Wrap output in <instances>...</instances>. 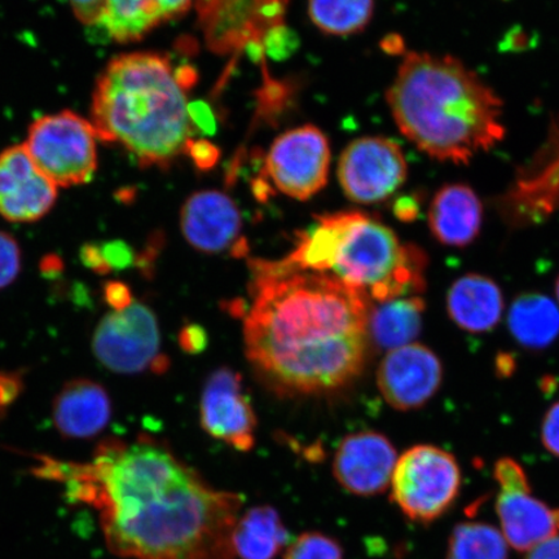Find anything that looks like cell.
I'll list each match as a JSON object with an SVG mask.
<instances>
[{
	"label": "cell",
	"instance_id": "1",
	"mask_svg": "<svg viewBox=\"0 0 559 559\" xmlns=\"http://www.w3.org/2000/svg\"><path fill=\"white\" fill-rule=\"evenodd\" d=\"M68 491L99 512L108 548L131 559H235L243 498L216 491L164 445L111 444L66 466Z\"/></svg>",
	"mask_w": 559,
	"mask_h": 559
},
{
	"label": "cell",
	"instance_id": "2",
	"mask_svg": "<svg viewBox=\"0 0 559 559\" xmlns=\"http://www.w3.org/2000/svg\"><path fill=\"white\" fill-rule=\"evenodd\" d=\"M243 320L248 359L285 394H321L353 382L366 361L368 297L330 274L251 261Z\"/></svg>",
	"mask_w": 559,
	"mask_h": 559
},
{
	"label": "cell",
	"instance_id": "3",
	"mask_svg": "<svg viewBox=\"0 0 559 559\" xmlns=\"http://www.w3.org/2000/svg\"><path fill=\"white\" fill-rule=\"evenodd\" d=\"M386 99L402 134L443 163L467 164L506 136L499 96L452 56L405 55Z\"/></svg>",
	"mask_w": 559,
	"mask_h": 559
},
{
	"label": "cell",
	"instance_id": "4",
	"mask_svg": "<svg viewBox=\"0 0 559 559\" xmlns=\"http://www.w3.org/2000/svg\"><path fill=\"white\" fill-rule=\"evenodd\" d=\"M190 75L163 53L117 56L94 90L91 123L97 138L123 146L143 167H165L190 152Z\"/></svg>",
	"mask_w": 559,
	"mask_h": 559
},
{
	"label": "cell",
	"instance_id": "5",
	"mask_svg": "<svg viewBox=\"0 0 559 559\" xmlns=\"http://www.w3.org/2000/svg\"><path fill=\"white\" fill-rule=\"evenodd\" d=\"M334 239L330 275L377 304L425 289L426 257L393 229L361 212L331 214Z\"/></svg>",
	"mask_w": 559,
	"mask_h": 559
},
{
	"label": "cell",
	"instance_id": "6",
	"mask_svg": "<svg viewBox=\"0 0 559 559\" xmlns=\"http://www.w3.org/2000/svg\"><path fill=\"white\" fill-rule=\"evenodd\" d=\"M94 124L74 111L38 118L29 129L25 146L48 178L58 187L88 183L97 169Z\"/></svg>",
	"mask_w": 559,
	"mask_h": 559
},
{
	"label": "cell",
	"instance_id": "7",
	"mask_svg": "<svg viewBox=\"0 0 559 559\" xmlns=\"http://www.w3.org/2000/svg\"><path fill=\"white\" fill-rule=\"evenodd\" d=\"M393 501L411 521L430 523L456 500L461 472L451 453L435 445L412 447L397 460Z\"/></svg>",
	"mask_w": 559,
	"mask_h": 559
},
{
	"label": "cell",
	"instance_id": "8",
	"mask_svg": "<svg viewBox=\"0 0 559 559\" xmlns=\"http://www.w3.org/2000/svg\"><path fill=\"white\" fill-rule=\"evenodd\" d=\"M289 0H198L199 24L210 50L219 55L243 48L260 56L265 35L284 25Z\"/></svg>",
	"mask_w": 559,
	"mask_h": 559
},
{
	"label": "cell",
	"instance_id": "9",
	"mask_svg": "<svg viewBox=\"0 0 559 559\" xmlns=\"http://www.w3.org/2000/svg\"><path fill=\"white\" fill-rule=\"evenodd\" d=\"M96 359L120 374H136L151 367H164L159 360L160 335L155 312L132 300L114 310L96 326L93 340Z\"/></svg>",
	"mask_w": 559,
	"mask_h": 559
},
{
	"label": "cell",
	"instance_id": "10",
	"mask_svg": "<svg viewBox=\"0 0 559 559\" xmlns=\"http://www.w3.org/2000/svg\"><path fill=\"white\" fill-rule=\"evenodd\" d=\"M331 159L324 132L306 124L284 132L272 143L265 157V171L280 192L306 201L326 186Z\"/></svg>",
	"mask_w": 559,
	"mask_h": 559
},
{
	"label": "cell",
	"instance_id": "11",
	"mask_svg": "<svg viewBox=\"0 0 559 559\" xmlns=\"http://www.w3.org/2000/svg\"><path fill=\"white\" fill-rule=\"evenodd\" d=\"M337 175L347 199L370 205L400 190L407 179L408 165L394 140L366 136L354 140L342 152Z\"/></svg>",
	"mask_w": 559,
	"mask_h": 559
},
{
	"label": "cell",
	"instance_id": "12",
	"mask_svg": "<svg viewBox=\"0 0 559 559\" xmlns=\"http://www.w3.org/2000/svg\"><path fill=\"white\" fill-rule=\"evenodd\" d=\"M500 486L498 496L502 535L516 550L530 551L537 544L558 534L556 512L531 495L526 473L512 459H501L495 466Z\"/></svg>",
	"mask_w": 559,
	"mask_h": 559
},
{
	"label": "cell",
	"instance_id": "13",
	"mask_svg": "<svg viewBox=\"0 0 559 559\" xmlns=\"http://www.w3.org/2000/svg\"><path fill=\"white\" fill-rule=\"evenodd\" d=\"M202 428L210 437L249 452L255 444L257 417L241 376L221 368L209 377L200 402Z\"/></svg>",
	"mask_w": 559,
	"mask_h": 559
},
{
	"label": "cell",
	"instance_id": "14",
	"mask_svg": "<svg viewBox=\"0 0 559 559\" xmlns=\"http://www.w3.org/2000/svg\"><path fill=\"white\" fill-rule=\"evenodd\" d=\"M442 380V362L429 347L419 344L391 349L377 372L384 401L400 411L423 407L437 394Z\"/></svg>",
	"mask_w": 559,
	"mask_h": 559
},
{
	"label": "cell",
	"instance_id": "15",
	"mask_svg": "<svg viewBox=\"0 0 559 559\" xmlns=\"http://www.w3.org/2000/svg\"><path fill=\"white\" fill-rule=\"evenodd\" d=\"M180 227L187 242L202 253L230 251L241 257L248 251L241 236V214L226 193L209 190L190 195L181 207Z\"/></svg>",
	"mask_w": 559,
	"mask_h": 559
},
{
	"label": "cell",
	"instance_id": "16",
	"mask_svg": "<svg viewBox=\"0 0 559 559\" xmlns=\"http://www.w3.org/2000/svg\"><path fill=\"white\" fill-rule=\"evenodd\" d=\"M58 188L24 144L0 155V215L4 219L31 223L44 218L58 199Z\"/></svg>",
	"mask_w": 559,
	"mask_h": 559
},
{
	"label": "cell",
	"instance_id": "17",
	"mask_svg": "<svg viewBox=\"0 0 559 559\" xmlns=\"http://www.w3.org/2000/svg\"><path fill=\"white\" fill-rule=\"evenodd\" d=\"M396 463V451L386 437L361 431L342 440L333 460V474L349 493L370 498L386 491Z\"/></svg>",
	"mask_w": 559,
	"mask_h": 559
},
{
	"label": "cell",
	"instance_id": "18",
	"mask_svg": "<svg viewBox=\"0 0 559 559\" xmlns=\"http://www.w3.org/2000/svg\"><path fill=\"white\" fill-rule=\"evenodd\" d=\"M56 429L72 439H90L107 428L111 401L100 383L80 379L66 384L52 407Z\"/></svg>",
	"mask_w": 559,
	"mask_h": 559
},
{
	"label": "cell",
	"instance_id": "19",
	"mask_svg": "<svg viewBox=\"0 0 559 559\" xmlns=\"http://www.w3.org/2000/svg\"><path fill=\"white\" fill-rule=\"evenodd\" d=\"M484 206L466 185H449L440 188L429 209L431 234L439 242L451 248L471 245L481 228Z\"/></svg>",
	"mask_w": 559,
	"mask_h": 559
},
{
	"label": "cell",
	"instance_id": "20",
	"mask_svg": "<svg viewBox=\"0 0 559 559\" xmlns=\"http://www.w3.org/2000/svg\"><path fill=\"white\" fill-rule=\"evenodd\" d=\"M193 0H107L99 27L105 38L117 44L143 39L156 27L178 19Z\"/></svg>",
	"mask_w": 559,
	"mask_h": 559
},
{
	"label": "cell",
	"instance_id": "21",
	"mask_svg": "<svg viewBox=\"0 0 559 559\" xmlns=\"http://www.w3.org/2000/svg\"><path fill=\"white\" fill-rule=\"evenodd\" d=\"M447 312L460 330L475 334L491 332L504 312V297L492 278L465 275L452 284L447 295Z\"/></svg>",
	"mask_w": 559,
	"mask_h": 559
},
{
	"label": "cell",
	"instance_id": "22",
	"mask_svg": "<svg viewBox=\"0 0 559 559\" xmlns=\"http://www.w3.org/2000/svg\"><path fill=\"white\" fill-rule=\"evenodd\" d=\"M425 309V300L418 296L381 302L369 310L368 337L388 352L414 344L421 332Z\"/></svg>",
	"mask_w": 559,
	"mask_h": 559
},
{
	"label": "cell",
	"instance_id": "23",
	"mask_svg": "<svg viewBox=\"0 0 559 559\" xmlns=\"http://www.w3.org/2000/svg\"><path fill=\"white\" fill-rule=\"evenodd\" d=\"M510 334L528 349H544L559 337V305L540 293H523L510 305Z\"/></svg>",
	"mask_w": 559,
	"mask_h": 559
},
{
	"label": "cell",
	"instance_id": "24",
	"mask_svg": "<svg viewBox=\"0 0 559 559\" xmlns=\"http://www.w3.org/2000/svg\"><path fill=\"white\" fill-rule=\"evenodd\" d=\"M233 542L240 559H275L289 545L290 535L277 510L262 506L240 516Z\"/></svg>",
	"mask_w": 559,
	"mask_h": 559
},
{
	"label": "cell",
	"instance_id": "25",
	"mask_svg": "<svg viewBox=\"0 0 559 559\" xmlns=\"http://www.w3.org/2000/svg\"><path fill=\"white\" fill-rule=\"evenodd\" d=\"M374 0H309V15L323 33L346 37L366 29Z\"/></svg>",
	"mask_w": 559,
	"mask_h": 559
},
{
	"label": "cell",
	"instance_id": "26",
	"mask_svg": "<svg viewBox=\"0 0 559 559\" xmlns=\"http://www.w3.org/2000/svg\"><path fill=\"white\" fill-rule=\"evenodd\" d=\"M447 559H508V544L491 524L460 523L450 537Z\"/></svg>",
	"mask_w": 559,
	"mask_h": 559
},
{
	"label": "cell",
	"instance_id": "27",
	"mask_svg": "<svg viewBox=\"0 0 559 559\" xmlns=\"http://www.w3.org/2000/svg\"><path fill=\"white\" fill-rule=\"evenodd\" d=\"M284 559H344V549L333 537L312 531L289 544Z\"/></svg>",
	"mask_w": 559,
	"mask_h": 559
},
{
	"label": "cell",
	"instance_id": "28",
	"mask_svg": "<svg viewBox=\"0 0 559 559\" xmlns=\"http://www.w3.org/2000/svg\"><path fill=\"white\" fill-rule=\"evenodd\" d=\"M83 260L96 271L128 267L132 260L131 250L121 241L91 245L83 250Z\"/></svg>",
	"mask_w": 559,
	"mask_h": 559
},
{
	"label": "cell",
	"instance_id": "29",
	"mask_svg": "<svg viewBox=\"0 0 559 559\" xmlns=\"http://www.w3.org/2000/svg\"><path fill=\"white\" fill-rule=\"evenodd\" d=\"M21 249L15 237L0 230V290L5 289L19 277Z\"/></svg>",
	"mask_w": 559,
	"mask_h": 559
},
{
	"label": "cell",
	"instance_id": "30",
	"mask_svg": "<svg viewBox=\"0 0 559 559\" xmlns=\"http://www.w3.org/2000/svg\"><path fill=\"white\" fill-rule=\"evenodd\" d=\"M76 19L83 25L97 29L100 26L107 0H69Z\"/></svg>",
	"mask_w": 559,
	"mask_h": 559
},
{
	"label": "cell",
	"instance_id": "31",
	"mask_svg": "<svg viewBox=\"0 0 559 559\" xmlns=\"http://www.w3.org/2000/svg\"><path fill=\"white\" fill-rule=\"evenodd\" d=\"M542 440L545 449L559 457V402L551 405L544 417Z\"/></svg>",
	"mask_w": 559,
	"mask_h": 559
},
{
	"label": "cell",
	"instance_id": "32",
	"mask_svg": "<svg viewBox=\"0 0 559 559\" xmlns=\"http://www.w3.org/2000/svg\"><path fill=\"white\" fill-rule=\"evenodd\" d=\"M105 298L114 310L123 309L134 300L128 286L122 283H109L105 286Z\"/></svg>",
	"mask_w": 559,
	"mask_h": 559
},
{
	"label": "cell",
	"instance_id": "33",
	"mask_svg": "<svg viewBox=\"0 0 559 559\" xmlns=\"http://www.w3.org/2000/svg\"><path fill=\"white\" fill-rule=\"evenodd\" d=\"M526 559H559V534L537 544Z\"/></svg>",
	"mask_w": 559,
	"mask_h": 559
},
{
	"label": "cell",
	"instance_id": "34",
	"mask_svg": "<svg viewBox=\"0 0 559 559\" xmlns=\"http://www.w3.org/2000/svg\"><path fill=\"white\" fill-rule=\"evenodd\" d=\"M181 345H183L187 352H198L200 345H205V334L199 332L198 326L188 328L181 335Z\"/></svg>",
	"mask_w": 559,
	"mask_h": 559
},
{
	"label": "cell",
	"instance_id": "35",
	"mask_svg": "<svg viewBox=\"0 0 559 559\" xmlns=\"http://www.w3.org/2000/svg\"><path fill=\"white\" fill-rule=\"evenodd\" d=\"M417 206L415 204V201H412L409 199H404L400 202H397L396 205V214L400 216L403 221H409L414 219L416 216Z\"/></svg>",
	"mask_w": 559,
	"mask_h": 559
},
{
	"label": "cell",
	"instance_id": "36",
	"mask_svg": "<svg viewBox=\"0 0 559 559\" xmlns=\"http://www.w3.org/2000/svg\"><path fill=\"white\" fill-rule=\"evenodd\" d=\"M556 295H557L558 305H559V277H558L557 284H556Z\"/></svg>",
	"mask_w": 559,
	"mask_h": 559
},
{
	"label": "cell",
	"instance_id": "37",
	"mask_svg": "<svg viewBox=\"0 0 559 559\" xmlns=\"http://www.w3.org/2000/svg\"><path fill=\"white\" fill-rule=\"evenodd\" d=\"M556 516H557V523H558V530H559V510H556Z\"/></svg>",
	"mask_w": 559,
	"mask_h": 559
}]
</instances>
